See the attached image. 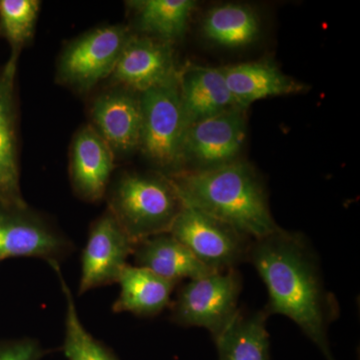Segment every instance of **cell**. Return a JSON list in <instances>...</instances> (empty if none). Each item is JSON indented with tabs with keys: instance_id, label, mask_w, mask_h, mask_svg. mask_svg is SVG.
I'll list each match as a JSON object with an SVG mask.
<instances>
[{
	"instance_id": "7a4b0ae2",
	"label": "cell",
	"mask_w": 360,
	"mask_h": 360,
	"mask_svg": "<svg viewBox=\"0 0 360 360\" xmlns=\"http://www.w3.org/2000/svg\"><path fill=\"white\" fill-rule=\"evenodd\" d=\"M182 205L229 225L248 238L278 231L262 181L250 167L232 161L169 177Z\"/></svg>"
},
{
	"instance_id": "5bb4252c",
	"label": "cell",
	"mask_w": 360,
	"mask_h": 360,
	"mask_svg": "<svg viewBox=\"0 0 360 360\" xmlns=\"http://www.w3.org/2000/svg\"><path fill=\"white\" fill-rule=\"evenodd\" d=\"M112 170V149L94 127H84L71 149L70 175L75 193L91 202L101 200Z\"/></svg>"
},
{
	"instance_id": "3957f363",
	"label": "cell",
	"mask_w": 360,
	"mask_h": 360,
	"mask_svg": "<svg viewBox=\"0 0 360 360\" xmlns=\"http://www.w3.org/2000/svg\"><path fill=\"white\" fill-rule=\"evenodd\" d=\"M110 203V212L135 243L169 232L184 206L172 180L139 174L118 180Z\"/></svg>"
},
{
	"instance_id": "52a82bcc",
	"label": "cell",
	"mask_w": 360,
	"mask_h": 360,
	"mask_svg": "<svg viewBox=\"0 0 360 360\" xmlns=\"http://www.w3.org/2000/svg\"><path fill=\"white\" fill-rule=\"evenodd\" d=\"M130 35L123 26H104L80 37L66 49L58 68L59 80L80 90L112 75Z\"/></svg>"
},
{
	"instance_id": "ffe728a7",
	"label": "cell",
	"mask_w": 360,
	"mask_h": 360,
	"mask_svg": "<svg viewBox=\"0 0 360 360\" xmlns=\"http://www.w3.org/2000/svg\"><path fill=\"white\" fill-rule=\"evenodd\" d=\"M202 30L206 39L214 44L238 49L257 39L259 18L251 7L245 4H221L213 7L206 14Z\"/></svg>"
},
{
	"instance_id": "d6986e66",
	"label": "cell",
	"mask_w": 360,
	"mask_h": 360,
	"mask_svg": "<svg viewBox=\"0 0 360 360\" xmlns=\"http://www.w3.org/2000/svg\"><path fill=\"white\" fill-rule=\"evenodd\" d=\"M269 315L264 310L246 315L238 311L215 336L219 360H269Z\"/></svg>"
},
{
	"instance_id": "5b68a950",
	"label": "cell",
	"mask_w": 360,
	"mask_h": 360,
	"mask_svg": "<svg viewBox=\"0 0 360 360\" xmlns=\"http://www.w3.org/2000/svg\"><path fill=\"white\" fill-rule=\"evenodd\" d=\"M241 285L236 269L191 279L172 304V321L182 326L206 328L212 336L219 335L239 311Z\"/></svg>"
},
{
	"instance_id": "ac0fdd59",
	"label": "cell",
	"mask_w": 360,
	"mask_h": 360,
	"mask_svg": "<svg viewBox=\"0 0 360 360\" xmlns=\"http://www.w3.org/2000/svg\"><path fill=\"white\" fill-rule=\"evenodd\" d=\"M117 283L120 292L113 311L131 312L141 316H153L167 307L176 284L150 270L130 264L122 270Z\"/></svg>"
},
{
	"instance_id": "2e32d148",
	"label": "cell",
	"mask_w": 360,
	"mask_h": 360,
	"mask_svg": "<svg viewBox=\"0 0 360 360\" xmlns=\"http://www.w3.org/2000/svg\"><path fill=\"white\" fill-rule=\"evenodd\" d=\"M179 85L186 129L203 118L236 106L220 68L187 66L179 73Z\"/></svg>"
},
{
	"instance_id": "7402d4cb",
	"label": "cell",
	"mask_w": 360,
	"mask_h": 360,
	"mask_svg": "<svg viewBox=\"0 0 360 360\" xmlns=\"http://www.w3.org/2000/svg\"><path fill=\"white\" fill-rule=\"evenodd\" d=\"M51 265L58 274L65 297V338L63 345L65 356L68 360H116L110 350L106 349L82 326L72 293L61 274L58 264Z\"/></svg>"
},
{
	"instance_id": "44dd1931",
	"label": "cell",
	"mask_w": 360,
	"mask_h": 360,
	"mask_svg": "<svg viewBox=\"0 0 360 360\" xmlns=\"http://www.w3.org/2000/svg\"><path fill=\"white\" fill-rule=\"evenodd\" d=\"M139 30L170 42L184 34L191 11L193 0H144L134 2Z\"/></svg>"
},
{
	"instance_id": "8fae6325",
	"label": "cell",
	"mask_w": 360,
	"mask_h": 360,
	"mask_svg": "<svg viewBox=\"0 0 360 360\" xmlns=\"http://www.w3.org/2000/svg\"><path fill=\"white\" fill-rule=\"evenodd\" d=\"M177 75L169 42L146 37H129L112 72L115 82L141 94Z\"/></svg>"
},
{
	"instance_id": "ba28073f",
	"label": "cell",
	"mask_w": 360,
	"mask_h": 360,
	"mask_svg": "<svg viewBox=\"0 0 360 360\" xmlns=\"http://www.w3.org/2000/svg\"><path fill=\"white\" fill-rule=\"evenodd\" d=\"M245 137V110L232 106L187 127L181 162L191 161L196 169L232 162L243 148Z\"/></svg>"
},
{
	"instance_id": "8992f818",
	"label": "cell",
	"mask_w": 360,
	"mask_h": 360,
	"mask_svg": "<svg viewBox=\"0 0 360 360\" xmlns=\"http://www.w3.org/2000/svg\"><path fill=\"white\" fill-rule=\"evenodd\" d=\"M169 233L213 271L248 260V236L188 206H182Z\"/></svg>"
},
{
	"instance_id": "603a6c76",
	"label": "cell",
	"mask_w": 360,
	"mask_h": 360,
	"mask_svg": "<svg viewBox=\"0 0 360 360\" xmlns=\"http://www.w3.org/2000/svg\"><path fill=\"white\" fill-rule=\"evenodd\" d=\"M39 7L37 0H0V37L11 46L8 63L18 65L21 49L32 37Z\"/></svg>"
},
{
	"instance_id": "e0dca14e",
	"label": "cell",
	"mask_w": 360,
	"mask_h": 360,
	"mask_svg": "<svg viewBox=\"0 0 360 360\" xmlns=\"http://www.w3.org/2000/svg\"><path fill=\"white\" fill-rule=\"evenodd\" d=\"M135 265L177 283L181 279L198 278L213 270L201 264L169 232L143 239L135 245Z\"/></svg>"
},
{
	"instance_id": "6da1fadb",
	"label": "cell",
	"mask_w": 360,
	"mask_h": 360,
	"mask_svg": "<svg viewBox=\"0 0 360 360\" xmlns=\"http://www.w3.org/2000/svg\"><path fill=\"white\" fill-rule=\"evenodd\" d=\"M248 260L266 286V314L288 317L326 359L335 360L329 348L328 328L338 316V307L324 288L316 255L305 238L278 229L253 239Z\"/></svg>"
},
{
	"instance_id": "277c9868",
	"label": "cell",
	"mask_w": 360,
	"mask_h": 360,
	"mask_svg": "<svg viewBox=\"0 0 360 360\" xmlns=\"http://www.w3.org/2000/svg\"><path fill=\"white\" fill-rule=\"evenodd\" d=\"M139 99L142 117L139 148L158 167H179L186 130L179 75L165 84L141 92Z\"/></svg>"
},
{
	"instance_id": "9c48e42d",
	"label": "cell",
	"mask_w": 360,
	"mask_h": 360,
	"mask_svg": "<svg viewBox=\"0 0 360 360\" xmlns=\"http://www.w3.org/2000/svg\"><path fill=\"white\" fill-rule=\"evenodd\" d=\"M136 243L108 210L92 224L82 259L79 295L117 283Z\"/></svg>"
},
{
	"instance_id": "9a60e30c",
	"label": "cell",
	"mask_w": 360,
	"mask_h": 360,
	"mask_svg": "<svg viewBox=\"0 0 360 360\" xmlns=\"http://www.w3.org/2000/svg\"><path fill=\"white\" fill-rule=\"evenodd\" d=\"M220 70L232 101L243 110L260 99L297 94L303 89L302 84L269 61L239 63Z\"/></svg>"
},
{
	"instance_id": "cb8c5ba5",
	"label": "cell",
	"mask_w": 360,
	"mask_h": 360,
	"mask_svg": "<svg viewBox=\"0 0 360 360\" xmlns=\"http://www.w3.org/2000/svg\"><path fill=\"white\" fill-rule=\"evenodd\" d=\"M44 354L39 343L30 338L0 341V360H40Z\"/></svg>"
},
{
	"instance_id": "4fadbf2b",
	"label": "cell",
	"mask_w": 360,
	"mask_h": 360,
	"mask_svg": "<svg viewBox=\"0 0 360 360\" xmlns=\"http://www.w3.org/2000/svg\"><path fill=\"white\" fill-rule=\"evenodd\" d=\"M91 116L94 129L112 151L129 153L139 148L142 120L139 97L122 89L108 92L96 99Z\"/></svg>"
},
{
	"instance_id": "7c38bea8",
	"label": "cell",
	"mask_w": 360,
	"mask_h": 360,
	"mask_svg": "<svg viewBox=\"0 0 360 360\" xmlns=\"http://www.w3.org/2000/svg\"><path fill=\"white\" fill-rule=\"evenodd\" d=\"M16 65L7 63L0 73V210H27L20 186L14 77Z\"/></svg>"
},
{
	"instance_id": "30bf717a",
	"label": "cell",
	"mask_w": 360,
	"mask_h": 360,
	"mask_svg": "<svg viewBox=\"0 0 360 360\" xmlns=\"http://www.w3.org/2000/svg\"><path fill=\"white\" fill-rule=\"evenodd\" d=\"M68 238L27 210H0V260L9 257H39L58 264L72 251Z\"/></svg>"
}]
</instances>
